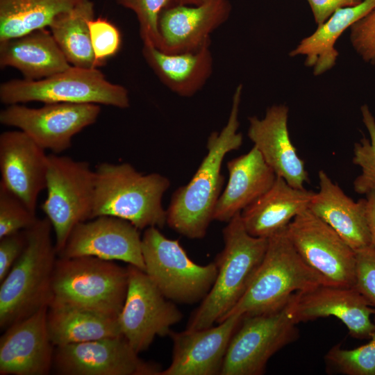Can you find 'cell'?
I'll list each match as a JSON object with an SVG mask.
<instances>
[{"label": "cell", "instance_id": "obj_1", "mask_svg": "<svg viewBox=\"0 0 375 375\" xmlns=\"http://www.w3.org/2000/svg\"><path fill=\"white\" fill-rule=\"evenodd\" d=\"M242 90V84L236 87L226 124L219 132L210 134L206 155L191 180L174 192L166 210L167 224L190 239L205 237L224 184V158L242 144L243 136L238 131Z\"/></svg>", "mask_w": 375, "mask_h": 375}, {"label": "cell", "instance_id": "obj_2", "mask_svg": "<svg viewBox=\"0 0 375 375\" xmlns=\"http://www.w3.org/2000/svg\"><path fill=\"white\" fill-rule=\"evenodd\" d=\"M240 213L223 229L224 246L215 260V281L190 317L187 330L206 328L222 322L245 293L262 260L267 238L250 235Z\"/></svg>", "mask_w": 375, "mask_h": 375}, {"label": "cell", "instance_id": "obj_3", "mask_svg": "<svg viewBox=\"0 0 375 375\" xmlns=\"http://www.w3.org/2000/svg\"><path fill=\"white\" fill-rule=\"evenodd\" d=\"M26 230L23 252L0 282V328L8 326L48 307L52 299V279L58 256L47 217Z\"/></svg>", "mask_w": 375, "mask_h": 375}, {"label": "cell", "instance_id": "obj_4", "mask_svg": "<svg viewBox=\"0 0 375 375\" xmlns=\"http://www.w3.org/2000/svg\"><path fill=\"white\" fill-rule=\"evenodd\" d=\"M91 219L109 215L128 221L140 230L162 228L167 210L162 204L169 180L158 173L143 174L127 162L98 164Z\"/></svg>", "mask_w": 375, "mask_h": 375}, {"label": "cell", "instance_id": "obj_5", "mask_svg": "<svg viewBox=\"0 0 375 375\" xmlns=\"http://www.w3.org/2000/svg\"><path fill=\"white\" fill-rule=\"evenodd\" d=\"M322 284L326 285L298 253L286 227L267 238L265 256L251 282L226 318L276 310L285 306L296 292Z\"/></svg>", "mask_w": 375, "mask_h": 375}, {"label": "cell", "instance_id": "obj_6", "mask_svg": "<svg viewBox=\"0 0 375 375\" xmlns=\"http://www.w3.org/2000/svg\"><path fill=\"white\" fill-rule=\"evenodd\" d=\"M128 281L127 267L114 261L93 256L58 257L50 304H66L117 317L126 299Z\"/></svg>", "mask_w": 375, "mask_h": 375}, {"label": "cell", "instance_id": "obj_7", "mask_svg": "<svg viewBox=\"0 0 375 375\" xmlns=\"http://www.w3.org/2000/svg\"><path fill=\"white\" fill-rule=\"evenodd\" d=\"M5 105L30 101L43 103H95L125 109L130 106L128 91L108 81L98 68L71 66L40 80L12 79L0 85Z\"/></svg>", "mask_w": 375, "mask_h": 375}, {"label": "cell", "instance_id": "obj_8", "mask_svg": "<svg viewBox=\"0 0 375 375\" xmlns=\"http://www.w3.org/2000/svg\"><path fill=\"white\" fill-rule=\"evenodd\" d=\"M144 272L162 294L177 303L202 301L217 276L215 262L200 265L192 260L178 240L165 236L157 227L144 229L142 235Z\"/></svg>", "mask_w": 375, "mask_h": 375}, {"label": "cell", "instance_id": "obj_9", "mask_svg": "<svg viewBox=\"0 0 375 375\" xmlns=\"http://www.w3.org/2000/svg\"><path fill=\"white\" fill-rule=\"evenodd\" d=\"M94 188V169L89 162L48 154L47 197L41 209L52 225L58 254L73 228L91 219Z\"/></svg>", "mask_w": 375, "mask_h": 375}, {"label": "cell", "instance_id": "obj_10", "mask_svg": "<svg viewBox=\"0 0 375 375\" xmlns=\"http://www.w3.org/2000/svg\"><path fill=\"white\" fill-rule=\"evenodd\" d=\"M286 304L272 312L242 317L228 344L221 375L262 374L269 360L297 339V324Z\"/></svg>", "mask_w": 375, "mask_h": 375}, {"label": "cell", "instance_id": "obj_11", "mask_svg": "<svg viewBox=\"0 0 375 375\" xmlns=\"http://www.w3.org/2000/svg\"><path fill=\"white\" fill-rule=\"evenodd\" d=\"M127 269L126 296L117 321L122 335L140 353L149 349L156 336L169 335L171 327L183 315L144 271L131 265Z\"/></svg>", "mask_w": 375, "mask_h": 375}, {"label": "cell", "instance_id": "obj_12", "mask_svg": "<svg viewBox=\"0 0 375 375\" xmlns=\"http://www.w3.org/2000/svg\"><path fill=\"white\" fill-rule=\"evenodd\" d=\"M101 107L95 103H53L40 108L8 105L0 112L1 124L18 128L44 150L60 154L73 137L96 122Z\"/></svg>", "mask_w": 375, "mask_h": 375}, {"label": "cell", "instance_id": "obj_13", "mask_svg": "<svg viewBox=\"0 0 375 375\" xmlns=\"http://www.w3.org/2000/svg\"><path fill=\"white\" fill-rule=\"evenodd\" d=\"M287 233L304 261L326 285L355 287L356 251L330 226L306 209L288 225Z\"/></svg>", "mask_w": 375, "mask_h": 375}, {"label": "cell", "instance_id": "obj_14", "mask_svg": "<svg viewBox=\"0 0 375 375\" xmlns=\"http://www.w3.org/2000/svg\"><path fill=\"white\" fill-rule=\"evenodd\" d=\"M53 368L62 375H160V365L145 361L124 336L55 347Z\"/></svg>", "mask_w": 375, "mask_h": 375}, {"label": "cell", "instance_id": "obj_15", "mask_svg": "<svg viewBox=\"0 0 375 375\" xmlns=\"http://www.w3.org/2000/svg\"><path fill=\"white\" fill-rule=\"evenodd\" d=\"M140 231L127 220L109 215L98 216L78 224L58 256H93L121 260L144 271Z\"/></svg>", "mask_w": 375, "mask_h": 375}, {"label": "cell", "instance_id": "obj_16", "mask_svg": "<svg viewBox=\"0 0 375 375\" xmlns=\"http://www.w3.org/2000/svg\"><path fill=\"white\" fill-rule=\"evenodd\" d=\"M292 319L299 324L321 317H335L358 339L370 338L375 330L373 308L355 288L319 285L294 294L286 304Z\"/></svg>", "mask_w": 375, "mask_h": 375}, {"label": "cell", "instance_id": "obj_17", "mask_svg": "<svg viewBox=\"0 0 375 375\" xmlns=\"http://www.w3.org/2000/svg\"><path fill=\"white\" fill-rule=\"evenodd\" d=\"M47 310L43 307L4 330L0 338L1 375H47L53 369L55 349Z\"/></svg>", "mask_w": 375, "mask_h": 375}, {"label": "cell", "instance_id": "obj_18", "mask_svg": "<svg viewBox=\"0 0 375 375\" xmlns=\"http://www.w3.org/2000/svg\"><path fill=\"white\" fill-rule=\"evenodd\" d=\"M242 317L233 315L215 326L171 331L172 362L160 375L220 374L228 344Z\"/></svg>", "mask_w": 375, "mask_h": 375}, {"label": "cell", "instance_id": "obj_19", "mask_svg": "<svg viewBox=\"0 0 375 375\" xmlns=\"http://www.w3.org/2000/svg\"><path fill=\"white\" fill-rule=\"evenodd\" d=\"M231 10L228 0H208L199 5L165 8L158 20V49L168 53L199 49L211 42V33L227 21Z\"/></svg>", "mask_w": 375, "mask_h": 375}, {"label": "cell", "instance_id": "obj_20", "mask_svg": "<svg viewBox=\"0 0 375 375\" xmlns=\"http://www.w3.org/2000/svg\"><path fill=\"white\" fill-rule=\"evenodd\" d=\"M48 154L20 130L0 135L1 181L34 212L46 188Z\"/></svg>", "mask_w": 375, "mask_h": 375}, {"label": "cell", "instance_id": "obj_21", "mask_svg": "<svg viewBox=\"0 0 375 375\" xmlns=\"http://www.w3.org/2000/svg\"><path fill=\"white\" fill-rule=\"evenodd\" d=\"M288 115L287 106L275 104L267 108L262 118L249 117L247 135L277 176L294 188L303 189L308 174L290 140Z\"/></svg>", "mask_w": 375, "mask_h": 375}, {"label": "cell", "instance_id": "obj_22", "mask_svg": "<svg viewBox=\"0 0 375 375\" xmlns=\"http://www.w3.org/2000/svg\"><path fill=\"white\" fill-rule=\"evenodd\" d=\"M319 189L308 209L330 226L355 251L372 244L365 214V199L354 201L324 171L318 172Z\"/></svg>", "mask_w": 375, "mask_h": 375}, {"label": "cell", "instance_id": "obj_23", "mask_svg": "<svg viewBox=\"0 0 375 375\" xmlns=\"http://www.w3.org/2000/svg\"><path fill=\"white\" fill-rule=\"evenodd\" d=\"M228 180L216 203L213 220L228 222L273 185L276 175L253 146L227 162Z\"/></svg>", "mask_w": 375, "mask_h": 375}, {"label": "cell", "instance_id": "obj_24", "mask_svg": "<svg viewBox=\"0 0 375 375\" xmlns=\"http://www.w3.org/2000/svg\"><path fill=\"white\" fill-rule=\"evenodd\" d=\"M314 193L294 188L276 176L272 187L241 212L244 228L252 236L268 238L308 209Z\"/></svg>", "mask_w": 375, "mask_h": 375}, {"label": "cell", "instance_id": "obj_25", "mask_svg": "<svg viewBox=\"0 0 375 375\" xmlns=\"http://www.w3.org/2000/svg\"><path fill=\"white\" fill-rule=\"evenodd\" d=\"M71 66L47 28L0 42L1 69L13 67L24 79L40 80Z\"/></svg>", "mask_w": 375, "mask_h": 375}, {"label": "cell", "instance_id": "obj_26", "mask_svg": "<svg viewBox=\"0 0 375 375\" xmlns=\"http://www.w3.org/2000/svg\"><path fill=\"white\" fill-rule=\"evenodd\" d=\"M211 42L191 52L165 53L156 47L143 45L142 54L160 81L170 91L190 97L203 88L213 69Z\"/></svg>", "mask_w": 375, "mask_h": 375}, {"label": "cell", "instance_id": "obj_27", "mask_svg": "<svg viewBox=\"0 0 375 375\" xmlns=\"http://www.w3.org/2000/svg\"><path fill=\"white\" fill-rule=\"evenodd\" d=\"M375 8V0H364L351 7L337 10L326 22L302 39L290 53V57L305 56L304 65L320 76L336 64L339 52L335 45L340 35L351 25Z\"/></svg>", "mask_w": 375, "mask_h": 375}, {"label": "cell", "instance_id": "obj_28", "mask_svg": "<svg viewBox=\"0 0 375 375\" xmlns=\"http://www.w3.org/2000/svg\"><path fill=\"white\" fill-rule=\"evenodd\" d=\"M47 322L54 347L123 336L117 317L66 304L51 303Z\"/></svg>", "mask_w": 375, "mask_h": 375}, {"label": "cell", "instance_id": "obj_29", "mask_svg": "<svg viewBox=\"0 0 375 375\" xmlns=\"http://www.w3.org/2000/svg\"><path fill=\"white\" fill-rule=\"evenodd\" d=\"M90 0H81L72 9L58 15L49 28L69 64L83 68H98L88 27L94 18Z\"/></svg>", "mask_w": 375, "mask_h": 375}, {"label": "cell", "instance_id": "obj_30", "mask_svg": "<svg viewBox=\"0 0 375 375\" xmlns=\"http://www.w3.org/2000/svg\"><path fill=\"white\" fill-rule=\"evenodd\" d=\"M81 0H0V42L49 27Z\"/></svg>", "mask_w": 375, "mask_h": 375}, {"label": "cell", "instance_id": "obj_31", "mask_svg": "<svg viewBox=\"0 0 375 375\" xmlns=\"http://www.w3.org/2000/svg\"><path fill=\"white\" fill-rule=\"evenodd\" d=\"M362 122L369 139L362 137L353 146V163L361 174L353 181V190L359 194L375 192V118L367 104L360 107Z\"/></svg>", "mask_w": 375, "mask_h": 375}, {"label": "cell", "instance_id": "obj_32", "mask_svg": "<svg viewBox=\"0 0 375 375\" xmlns=\"http://www.w3.org/2000/svg\"><path fill=\"white\" fill-rule=\"evenodd\" d=\"M328 366L345 375H375V330L370 340L353 349L340 344L333 347L325 356Z\"/></svg>", "mask_w": 375, "mask_h": 375}, {"label": "cell", "instance_id": "obj_33", "mask_svg": "<svg viewBox=\"0 0 375 375\" xmlns=\"http://www.w3.org/2000/svg\"><path fill=\"white\" fill-rule=\"evenodd\" d=\"M136 15L143 45L159 48L158 20L161 12L174 4V0H116Z\"/></svg>", "mask_w": 375, "mask_h": 375}, {"label": "cell", "instance_id": "obj_34", "mask_svg": "<svg viewBox=\"0 0 375 375\" xmlns=\"http://www.w3.org/2000/svg\"><path fill=\"white\" fill-rule=\"evenodd\" d=\"M37 219L36 212L0 183V238L28 228Z\"/></svg>", "mask_w": 375, "mask_h": 375}, {"label": "cell", "instance_id": "obj_35", "mask_svg": "<svg viewBox=\"0 0 375 375\" xmlns=\"http://www.w3.org/2000/svg\"><path fill=\"white\" fill-rule=\"evenodd\" d=\"M91 43L94 57L100 66L120 49L122 35L118 28L103 17L88 22Z\"/></svg>", "mask_w": 375, "mask_h": 375}, {"label": "cell", "instance_id": "obj_36", "mask_svg": "<svg viewBox=\"0 0 375 375\" xmlns=\"http://www.w3.org/2000/svg\"><path fill=\"white\" fill-rule=\"evenodd\" d=\"M353 49L365 62L375 65V8L349 28Z\"/></svg>", "mask_w": 375, "mask_h": 375}, {"label": "cell", "instance_id": "obj_37", "mask_svg": "<svg viewBox=\"0 0 375 375\" xmlns=\"http://www.w3.org/2000/svg\"><path fill=\"white\" fill-rule=\"evenodd\" d=\"M355 288L375 308V247L367 246L356 251Z\"/></svg>", "mask_w": 375, "mask_h": 375}, {"label": "cell", "instance_id": "obj_38", "mask_svg": "<svg viewBox=\"0 0 375 375\" xmlns=\"http://www.w3.org/2000/svg\"><path fill=\"white\" fill-rule=\"evenodd\" d=\"M26 244V230L0 238V282L7 276Z\"/></svg>", "mask_w": 375, "mask_h": 375}, {"label": "cell", "instance_id": "obj_39", "mask_svg": "<svg viewBox=\"0 0 375 375\" xmlns=\"http://www.w3.org/2000/svg\"><path fill=\"white\" fill-rule=\"evenodd\" d=\"M317 26L326 22L337 10L355 6L364 0H307Z\"/></svg>", "mask_w": 375, "mask_h": 375}, {"label": "cell", "instance_id": "obj_40", "mask_svg": "<svg viewBox=\"0 0 375 375\" xmlns=\"http://www.w3.org/2000/svg\"><path fill=\"white\" fill-rule=\"evenodd\" d=\"M365 214L371 243L375 247V192L366 194Z\"/></svg>", "mask_w": 375, "mask_h": 375}, {"label": "cell", "instance_id": "obj_41", "mask_svg": "<svg viewBox=\"0 0 375 375\" xmlns=\"http://www.w3.org/2000/svg\"><path fill=\"white\" fill-rule=\"evenodd\" d=\"M208 0H174L175 5L195 6L199 5Z\"/></svg>", "mask_w": 375, "mask_h": 375}]
</instances>
